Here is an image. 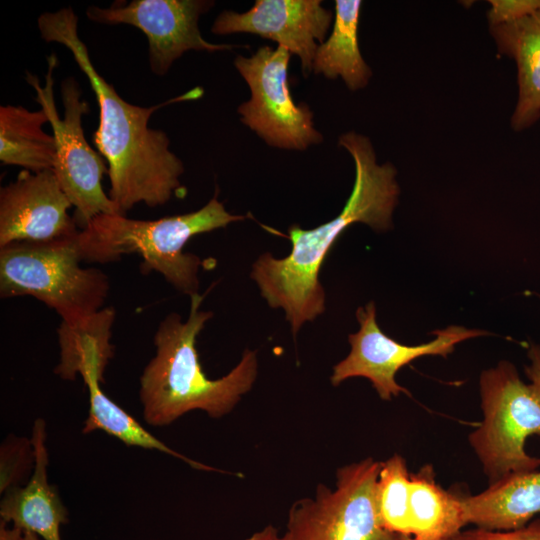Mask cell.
I'll return each instance as SVG.
<instances>
[{
	"label": "cell",
	"instance_id": "cell-1",
	"mask_svg": "<svg viewBox=\"0 0 540 540\" xmlns=\"http://www.w3.org/2000/svg\"><path fill=\"white\" fill-rule=\"evenodd\" d=\"M37 26L45 42L61 44L70 51L96 96L99 125L93 141L108 163V195L118 212L126 215L140 203L157 207L173 197H184L186 188L180 180L183 162L170 150L167 134L150 128L149 120L164 106L198 99L203 90L196 87L149 107L131 104L95 68L79 35L78 16L71 7L42 13Z\"/></svg>",
	"mask_w": 540,
	"mask_h": 540
},
{
	"label": "cell",
	"instance_id": "cell-2",
	"mask_svg": "<svg viewBox=\"0 0 540 540\" xmlns=\"http://www.w3.org/2000/svg\"><path fill=\"white\" fill-rule=\"evenodd\" d=\"M339 145L354 160L355 180L342 211L332 220L305 230L288 229L291 252L277 259L266 252L253 263L251 278L272 308L284 310L295 336L302 325L325 311L326 295L319 281L325 258L338 237L353 223H364L376 231L392 226V214L400 189L391 163L379 164L370 140L356 132L339 137Z\"/></svg>",
	"mask_w": 540,
	"mask_h": 540
},
{
	"label": "cell",
	"instance_id": "cell-3",
	"mask_svg": "<svg viewBox=\"0 0 540 540\" xmlns=\"http://www.w3.org/2000/svg\"><path fill=\"white\" fill-rule=\"evenodd\" d=\"M190 301L185 321L179 314L170 313L159 323L153 339L155 355L140 376L143 417L151 426H166L193 410L222 417L251 389L257 377L256 351L249 349L225 376H206L196 341L213 314L200 310L203 296L199 293L191 295Z\"/></svg>",
	"mask_w": 540,
	"mask_h": 540
},
{
	"label": "cell",
	"instance_id": "cell-4",
	"mask_svg": "<svg viewBox=\"0 0 540 540\" xmlns=\"http://www.w3.org/2000/svg\"><path fill=\"white\" fill-rule=\"evenodd\" d=\"M244 215L228 212L216 194L199 210L155 220L128 218L124 214H102L92 219L76 236L82 261L110 263L137 254L142 269L155 271L175 289L189 296L198 293V273L203 260L184 252L196 235L243 221Z\"/></svg>",
	"mask_w": 540,
	"mask_h": 540
},
{
	"label": "cell",
	"instance_id": "cell-5",
	"mask_svg": "<svg viewBox=\"0 0 540 540\" xmlns=\"http://www.w3.org/2000/svg\"><path fill=\"white\" fill-rule=\"evenodd\" d=\"M76 236L0 248L1 297L32 296L66 322L104 308L110 291L109 277L98 268L80 265Z\"/></svg>",
	"mask_w": 540,
	"mask_h": 540
},
{
	"label": "cell",
	"instance_id": "cell-6",
	"mask_svg": "<svg viewBox=\"0 0 540 540\" xmlns=\"http://www.w3.org/2000/svg\"><path fill=\"white\" fill-rule=\"evenodd\" d=\"M45 85L36 75L26 72V81L36 93L35 101L47 114L56 144V161L53 171L67 198L75 208L74 220L80 229L102 214L118 213L116 205L104 191L102 180L108 167L102 155L87 142L82 118L89 112V105L81 99V88L74 77L61 83L63 118L59 116L54 98L53 72L57 57L48 58Z\"/></svg>",
	"mask_w": 540,
	"mask_h": 540
},
{
	"label": "cell",
	"instance_id": "cell-7",
	"mask_svg": "<svg viewBox=\"0 0 540 540\" xmlns=\"http://www.w3.org/2000/svg\"><path fill=\"white\" fill-rule=\"evenodd\" d=\"M483 421L469 435L490 484L511 474L536 470L540 458L525 451V441L540 435V395L521 380L515 366L501 361L479 380Z\"/></svg>",
	"mask_w": 540,
	"mask_h": 540
},
{
	"label": "cell",
	"instance_id": "cell-8",
	"mask_svg": "<svg viewBox=\"0 0 540 540\" xmlns=\"http://www.w3.org/2000/svg\"><path fill=\"white\" fill-rule=\"evenodd\" d=\"M381 462L372 458L337 471L336 488H316L314 498L296 501L283 540H402L387 530L378 504Z\"/></svg>",
	"mask_w": 540,
	"mask_h": 540
},
{
	"label": "cell",
	"instance_id": "cell-9",
	"mask_svg": "<svg viewBox=\"0 0 540 540\" xmlns=\"http://www.w3.org/2000/svg\"><path fill=\"white\" fill-rule=\"evenodd\" d=\"M291 53L281 46L260 47L252 56L238 55L234 65L247 82L251 97L237 112L241 122L268 145L305 150L323 140L314 128L313 113L302 103L295 104L288 81Z\"/></svg>",
	"mask_w": 540,
	"mask_h": 540
},
{
	"label": "cell",
	"instance_id": "cell-10",
	"mask_svg": "<svg viewBox=\"0 0 540 540\" xmlns=\"http://www.w3.org/2000/svg\"><path fill=\"white\" fill-rule=\"evenodd\" d=\"M356 318L360 327L348 336L350 352L333 367L330 380L337 386L348 378H367L383 400H391L400 393L409 394L395 380L396 373L405 365L427 355L446 358L457 344L487 334L483 330L452 325L434 331L436 337L432 341L410 346L388 337L379 328L374 302L359 307Z\"/></svg>",
	"mask_w": 540,
	"mask_h": 540
},
{
	"label": "cell",
	"instance_id": "cell-11",
	"mask_svg": "<svg viewBox=\"0 0 540 540\" xmlns=\"http://www.w3.org/2000/svg\"><path fill=\"white\" fill-rule=\"evenodd\" d=\"M214 4L211 0H132L108 8L91 5L86 16L96 23L127 24L142 31L148 41L150 70L164 76L189 50L216 52L234 47L208 42L201 35L199 18Z\"/></svg>",
	"mask_w": 540,
	"mask_h": 540
},
{
	"label": "cell",
	"instance_id": "cell-12",
	"mask_svg": "<svg viewBox=\"0 0 540 540\" xmlns=\"http://www.w3.org/2000/svg\"><path fill=\"white\" fill-rule=\"evenodd\" d=\"M71 207L53 170L21 171L0 189V248L74 238L80 229Z\"/></svg>",
	"mask_w": 540,
	"mask_h": 540
},
{
	"label": "cell",
	"instance_id": "cell-13",
	"mask_svg": "<svg viewBox=\"0 0 540 540\" xmlns=\"http://www.w3.org/2000/svg\"><path fill=\"white\" fill-rule=\"evenodd\" d=\"M320 0H256L246 12L222 11L213 22L216 35L251 33L273 40L300 58L305 75L312 71L317 50L323 43L333 14Z\"/></svg>",
	"mask_w": 540,
	"mask_h": 540
},
{
	"label": "cell",
	"instance_id": "cell-14",
	"mask_svg": "<svg viewBox=\"0 0 540 540\" xmlns=\"http://www.w3.org/2000/svg\"><path fill=\"white\" fill-rule=\"evenodd\" d=\"M34 449L33 474L23 487L5 491L0 504L1 520L12 522L44 540H61L60 526L68 522V513L57 491L48 483L46 424L37 419L32 431Z\"/></svg>",
	"mask_w": 540,
	"mask_h": 540
},
{
	"label": "cell",
	"instance_id": "cell-15",
	"mask_svg": "<svg viewBox=\"0 0 540 540\" xmlns=\"http://www.w3.org/2000/svg\"><path fill=\"white\" fill-rule=\"evenodd\" d=\"M489 30L498 52L516 63L518 99L510 123L520 132L540 118V10Z\"/></svg>",
	"mask_w": 540,
	"mask_h": 540
},
{
	"label": "cell",
	"instance_id": "cell-16",
	"mask_svg": "<svg viewBox=\"0 0 540 540\" xmlns=\"http://www.w3.org/2000/svg\"><path fill=\"white\" fill-rule=\"evenodd\" d=\"M466 524L491 531L521 528L540 515V471L511 474L462 497Z\"/></svg>",
	"mask_w": 540,
	"mask_h": 540
},
{
	"label": "cell",
	"instance_id": "cell-17",
	"mask_svg": "<svg viewBox=\"0 0 540 540\" xmlns=\"http://www.w3.org/2000/svg\"><path fill=\"white\" fill-rule=\"evenodd\" d=\"M115 318V309L104 307L76 321H61L57 329L59 362L55 374L68 381L80 375L83 381L96 378L102 382L114 354L111 336Z\"/></svg>",
	"mask_w": 540,
	"mask_h": 540
},
{
	"label": "cell",
	"instance_id": "cell-18",
	"mask_svg": "<svg viewBox=\"0 0 540 540\" xmlns=\"http://www.w3.org/2000/svg\"><path fill=\"white\" fill-rule=\"evenodd\" d=\"M360 0H336L333 30L318 45L312 70L326 78L341 77L355 91L367 86L372 71L363 59L358 43Z\"/></svg>",
	"mask_w": 540,
	"mask_h": 540
},
{
	"label": "cell",
	"instance_id": "cell-19",
	"mask_svg": "<svg viewBox=\"0 0 540 540\" xmlns=\"http://www.w3.org/2000/svg\"><path fill=\"white\" fill-rule=\"evenodd\" d=\"M46 123L43 109L0 106V161L31 172L53 170L56 144L54 136L42 129Z\"/></svg>",
	"mask_w": 540,
	"mask_h": 540
},
{
	"label": "cell",
	"instance_id": "cell-20",
	"mask_svg": "<svg viewBox=\"0 0 540 540\" xmlns=\"http://www.w3.org/2000/svg\"><path fill=\"white\" fill-rule=\"evenodd\" d=\"M409 518L411 535L421 540L453 539L467 525L462 497L436 484L430 466L411 475Z\"/></svg>",
	"mask_w": 540,
	"mask_h": 540
},
{
	"label": "cell",
	"instance_id": "cell-21",
	"mask_svg": "<svg viewBox=\"0 0 540 540\" xmlns=\"http://www.w3.org/2000/svg\"><path fill=\"white\" fill-rule=\"evenodd\" d=\"M100 383L96 378H89L84 381L89 393V412L82 429L84 434L101 430L128 446L167 453L182 459L196 469L219 471L213 467L191 460L161 442L148 432L132 415L105 395L100 387Z\"/></svg>",
	"mask_w": 540,
	"mask_h": 540
},
{
	"label": "cell",
	"instance_id": "cell-22",
	"mask_svg": "<svg viewBox=\"0 0 540 540\" xmlns=\"http://www.w3.org/2000/svg\"><path fill=\"white\" fill-rule=\"evenodd\" d=\"M411 475L400 455L381 463L378 504L384 527L401 536H411L409 518Z\"/></svg>",
	"mask_w": 540,
	"mask_h": 540
},
{
	"label": "cell",
	"instance_id": "cell-23",
	"mask_svg": "<svg viewBox=\"0 0 540 540\" xmlns=\"http://www.w3.org/2000/svg\"><path fill=\"white\" fill-rule=\"evenodd\" d=\"M1 476L0 490L5 492L11 487L18 486L30 465L34 463V449L32 441L12 436L7 438L1 446Z\"/></svg>",
	"mask_w": 540,
	"mask_h": 540
},
{
	"label": "cell",
	"instance_id": "cell-24",
	"mask_svg": "<svg viewBox=\"0 0 540 540\" xmlns=\"http://www.w3.org/2000/svg\"><path fill=\"white\" fill-rule=\"evenodd\" d=\"M453 540H540V516L518 529L491 531L476 527L461 531Z\"/></svg>",
	"mask_w": 540,
	"mask_h": 540
},
{
	"label": "cell",
	"instance_id": "cell-25",
	"mask_svg": "<svg viewBox=\"0 0 540 540\" xmlns=\"http://www.w3.org/2000/svg\"><path fill=\"white\" fill-rule=\"evenodd\" d=\"M489 26L508 23L540 10V0H489Z\"/></svg>",
	"mask_w": 540,
	"mask_h": 540
},
{
	"label": "cell",
	"instance_id": "cell-26",
	"mask_svg": "<svg viewBox=\"0 0 540 540\" xmlns=\"http://www.w3.org/2000/svg\"><path fill=\"white\" fill-rule=\"evenodd\" d=\"M530 364L525 367V373L530 380L532 387L540 395V346L531 345L528 350Z\"/></svg>",
	"mask_w": 540,
	"mask_h": 540
},
{
	"label": "cell",
	"instance_id": "cell-27",
	"mask_svg": "<svg viewBox=\"0 0 540 540\" xmlns=\"http://www.w3.org/2000/svg\"><path fill=\"white\" fill-rule=\"evenodd\" d=\"M7 522L0 521V540H24V531L21 528L13 526L7 528Z\"/></svg>",
	"mask_w": 540,
	"mask_h": 540
},
{
	"label": "cell",
	"instance_id": "cell-28",
	"mask_svg": "<svg viewBox=\"0 0 540 540\" xmlns=\"http://www.w3.org/2000/svg\"><path fill=\"white\" fill-rule=\"evenodd\" d=\"M246 540H283V537L279 535L275 527L268 525L249 536Z\"/></svg>",
	"mask_w": 540,
	"mask_h": 540
},
{
	"label": "cell",
	"instance_id": "cell-29",
	"mask_svg": "<svg viewBox=\"0 0 540 540\" xmlns=\"http://www.w3.org/2000/svg\"><path fill=\"white\" fill-rule=\"evenodd\" d=\"M24 540H41L38 535L30 531H24Z\"/></svg>",
	"mask_w": 540,
	"mask_h": 540
},
{
	"label": "cell",
	"instance_id": "cell-30",
	"mask_svg": "<svg viewBox=\"0 0 540 540\" xmlns=\"http://www.w3.org/2000/svg\"><path fill=\"white\" fill-rule=\"evenodd\" d=\"M402 540H421V539H418V538H415V537H410V536H406L404 537ZM443 540H453V539H443Z\"/></svg>",
	"mask_w": 540,
	"mask_h": 540
}]
</instances>
